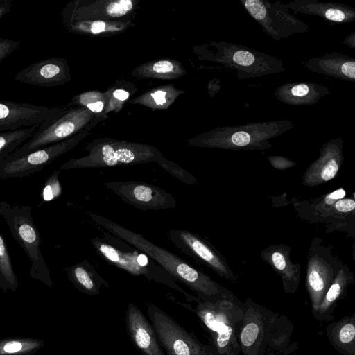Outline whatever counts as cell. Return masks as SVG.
Masks as SVG:
<instances>
[{
	"instance_id": "6da1fadb",
	"label": "cell",
	"mask_w": 355,
	"mask_h": 355,
	"mask_svg": "<svg viewBox=\"0 0 355 355\" xmlns=\"http://www.w3.org/2000/svg\"><path fill=\"white\" fill-rule=\"evenodd\" d=\"M243 304L239 334L240 352L243 355H295L299 344L293 338L295 327L287 316L249 298Z\"/></svg>"
},
{
	"instance_id": "7a4b0ae2",
	"label": "cell",
	"mask_w": 355,
	"mask_h": 355,
	"mask_svg": "<svg viewBox=\"0 0 355 355\" xmlns=\"http://www.w3.org/2000/svg\"><path fill=\"white\" fill-rule=\"evenodd\" d=\"M87 214L105 232L141 250L165 270L174 280H178L195 292L200 300L215 298L227 289L203 272L193 267L185 260L164 248L157 245L143 235L133 232L99 214L87 211Z\"/></svg>"
},
{
	"instance_id": "3957f363",
	"label": "cell",
	"mask_w": 355,
	"mask_h": 355,
	"mask_svg": "<svg viewBox=\"0 0 355 355\" xmlns=\"http://www.w3.org/2000/svg\"><path fill=\"white\" fill-rule=\"evenodd\" d=\"M88 155L71 159L60 169L94 168L134 165L150 162H157L166 172L181 182L194 185L196 178L177 164L167 160L155 148L125 142L107 141L98 143L87 148Z\"/></svg>"
},
{
	"instance_id": "277c9868",
	"label": "cell",
	"mask_w": 355,
	"mask_h": 355,
	"mask_svg": "<svg viewBox=\"0 0 355 355\" xmlns=\"http://www.w3.org/2000/svg\"><path fill=\"white\" fill-rule=\"evenodd\" d=\"M195 312L211 336L219 355H239V334L244 304L230 291L207 300L196 297Z\"/></svg>"
},
{
	"instance_id": "5b68a950",
	"label": "cell",
	"mask_w": 355,
	"mask_h": 355,
	"mask_svg": "<svg viewBox=\"0 0 355 355\" xmlns=\"http://www.w3.org/2000/svg\"><path fill=\"white\" fill-rule=\"evenodd\" d=\"M91 243L97 254L109 264L134 276H143L150 281L163 284L182 293L187 298L195 299L182 289L173 278L161 266L141 250L123 240L103 231V237H94Z\"/></svg>"
},
{
	"instance_id": "8992f818",
	"label": "cell",
	"mask_w": 355,
	"mask_h": 355,
	"mask_svg": "<svg viewBox=\"0 0 355 355\" xmlns=\"http://www.w3.org/2000/svg\"><path fill=\"white\" fill-rule=\"evenodd\" d=\"M293 128L288 120L254 122L215 128L199 139V146L225 149H266L269 139Z\"/></svg>"
},
{
	"instance_id": "52a82bcc",
	"label": "cell",
	"mask_w": 355,
	"mask_h": 355,
	"mask_svg": "<svg viewBox=\"0 0 355 355\" xmlns=\"http://www.w3.org/2000/svg\"><path fill=\"white\" fill-rule=\"evenodd\" d=\"M31 209L30 206L0 201V216L31 261V276L51 284L50 272L40 249V234L32 217Z\"/></svg>"
},
{
	"instance_id": "ba28073f",
	"label": "cell",
	"mask_w": 355,
	"mask_h": 355,
	"mask_svg": "<svg viewBox=\"0 0 355 355\" xmlns=\"http://www.w3.org/2000/svg\"><path fill=\"white\" fill-rule=\"evenodd\" d=\"M147 314L156 338L167 355H219L212 344L201 343L166 313L149 304Z\"/></svg>"
},
{
	"instance_id": "9c48e42d",
	"label": "cell",
	"mask_w": 355,
	"mask_h": 355,
	"mask_svg": "<svg viewBox=\"0 0 355 355\" xmlns=\"http://www.w3.org/2000/svg\"><path fill=\"white\" fill-rule=\"evenodd\" d=\"M217 49L216 61L236 71L239 80L279 73L285 71L277 58L241 44L220 42L213 44Z\"/></svg>"
},
{
	"instance_id": "30bf717a",
	"label": "cell",
	"mask_w": 355,
	"mask_h": 355,
	"mask_svg": "<svg viewBox=\"0 0 355 355\" xmlns=\"http://www.w3.org/2000/svg\"><path fill=\"white\" fill-rule=\"evenodd\" d=\"M239 2L263 32L276 41L309 30L307 24L291 15L285 3L279 1L271 3L267 0H239Z\"/></svg>"
},
{
	"instance_id": "8fae6325",
	"label": "cell",
	"mask_w": 355,
	"mask_h": 355,
	"mask_svg": "<svg viewBox=\"0 0 355 355\" xmlns=\"http://www.w3.org/2000/svg\"><path fill=\"white\" fill-rule=\"evenodd\" d=\"M83 136L80 134L21 156L8 157L0 163V180L35 174L75 147Z\"/></svg>"
},
{
	"instance_id": "7c38bea8",
	"label": "cell",
	"mask_w": 355,
	"mask_h": 355,
	"mask_svg": "<svg viewBox=\"0 0 355 355\" xmlns=\"http://www.w3.org/2000/svg\"><path fill=\"white\" fill-rule=\"evenodd\" d=\"M104 185L123 202L142 211L163 210L177 206L171 193L158 186L136 181H108Z\"/></svg>"
},
{
	"instance_id": "4fadbf2b",
	"label": "cell",
	"mask_w": 355,
	"mask_h": 355,
	"mask_svg": "<svg viewBox=\"0 0 355 355\" xmlns=\"http://www.w3.org/2000/svg\"><path fill=\"white\" fill-rule=\"evenodd\" d=\"M167 237L187 257L207 266L220 277L235 282L236 277L223 258L198 234L186 230L170 229Z\"/></svg>"
},
{
	"instance_id": "5bb4252c",
	"label": "cell",
	"mask_w": 355,
	"mask_h": 355,
	"mask_svg": "<svg viewBox=\"0 0 355 355\" xmlns=\"http://www.w3.org/2000/svg\"><path fill=\"white\" fill-rule=\"evenodd\" d=\"M62 110L0 99V132L41 124Z\"/></svg>"
},
{
	"instance_id": "9a60e30c",
	"label": "cell",
	"mask_w": 355,
	"mask_h": 355,
	"mask_svg": "<svg viewBox=\"0 0 355 355\" xmlns=\"http://www.w3.org/2000/svg\"><path fill=\"white\" fill-rule=\"evenodd\" d=\"M343 161V139H330L320 149L319 157L307 168L303 178V184L317 186L333 179Z\"/></svg>"
},
{
	"instance_id": "2e32d148",
	"label": "cell",
	"mask_w": 355,
	"mask_h": 355,
	"mask_svg": "<svg viewBox=\"0 0 355 355\" xmlns=\"http://www.w3.org/2000/svg\"><path fill=\"white\" fill-rule=\"evenodd\" d=\"M69 78L65 60L50 58L37 61L21 70L15 80L40 87H53L64 83Z\"/></svg>"
},
{
	"instance_id": "e0dca14e",
	"label": "cell",
	"mask_w": 355,
	"mask_h": 355,
	"mask_svg": "<svg viewBox=\"0 0 355 355\" xmlns=\"http://www.w3.org/2000/svg\"><path fill=\"white\" fill-rule=\"evenodd\" d=\"M126 325L132 342L144 355H165L151 324L132 303L126 309Z\"/></svg>"
},
{
	"instance_id": "ac0fdd59",
	"label": "cell",
	"mask_w": 355,
	"mask_h": 355,
	"mask_svg": "<svg viewBox=\"0 0 355 355\" xmlns=\"http://www.w3.org/2000/svg\"><path fill=\"white\" fill-rule=\"evenodd\" d=\"M293 12L318 17L329 24H347L355 21V9L349 5L318 0H295L285 3Z\"/></svg>"
},
{
	"instance_id": "d6986e66",
	"label": "cell",
	"mask_w": 355,
	"mask_h": 355,
	"mask_svg": "<svg viewBox=\"0 0 355 355\" xmlns=\"http://www.w3.org/2000/svg\"><path fill=\"white\" fill-rule=\"evenodd\" d=\"M305 68L312 72L343 80H355V59L340 53L324 54L304 61Z\"/></svg>"
},
{
	"instance_id": "ffe728a7",
	"label": "cell",
	"mask_w": 355,
	"mask_h": 355,
	"mask_svg": "<svg viewBox=\"0 0 355 355\" xmlns=\"http://www.w3.org/2000/svg\"><path fill=\"white\" fill-rule=\"evenodd\" d=\"M331 94L329 88L315 83H286L279 86L274 92L276 98L289 105H312L322 97Z\"/></svg>"
},
{
	"instance_id": "44dd1931",
	"label": "cell",
	"mask_w": 355,
	"mask_h": 355,
	"mask_svg": "<svg viewBox=\"0 0 355 355\" xmlns=\"http://www.w3.org/2000/svg\"><path fill=\"white\" fill-rule=\"evenodd\" d=\"M336 272L322 259L315 256L308 263L306 286L313 315L318 309L327 290L331 284Z\"/></svg>"
},
{
	"instance_id": "7402d4cb",
	"label": "cell",
	"mask_w": 355,
	"mask_h": 355,
	"mask_svg": "<svg viewBox=\"0 0 355 355\" xmlns=\"http://www.w3.org/2000/svg\"><path fill=\"white\" fill-rule=\"evenodd\" d=\"M353 277L347 269L342 268L336 276L322 299L318 309L313 315L318 322H329L334 318V311L338 302L343 299Z\"/></svg>"
},
{
	"instance_id": "603a6c76",
	"label": "cell",
	"mask_w": 355,
	"mask_h": 355,
	"mask_svg": "<svg viewBox=\"0 0 355 355\" xmlns=\"http://www.w3.org/2000/svg\"><path fill=\"white\" fill-rule=\"evenodd\" d=\"M326 335L334 349L341 355H355V313L332 322Z\"/></svg>"
},
{
	"instance_id": "cb8c5ba5",
	"label": "cell",
	"mask_w": 355,
	"mask_h": 355,
	"mask_svg": "<svg viewBox=\"0 0 355 355\" xmlns=\"http://www.w3.org/2000/svg\"><path fill=\"white\" fill-rule=\"evenodd\" d=\"M263 254L266 260L281 276L284 291L288 294L295 293L299 285L300 270L298 266L291 262L288 252L283 248L275 247Z\"/></svg>"
},
{
	"instance_id": "d4e9b609",
	"label": "cell",
	"mask_w": 355,
	"mask_h": 355,
	"mask_svg": "<svg viewBox=\"0 0 355 355\" xmlns=\"http://www.w3.org/2000/svg\"><path fill=\"white\" fill-rule=\"evenodd\" d=\"M64 270L73 284L86 294L96 295L102 286H109L87 260L67 266Z\"/></svg>"
},
{
	"instance_id": "484cf974",
	"label": "cell",
	"mask_w": 355,
	"mask_h": 355,
	"mask_svg": "<svg viewBox=\"0 0 355 355\" xmlns=\"http://www.w3.org/2000/svg\"><path fill=\"white\" fill-rule=\"evenodd\" d=\"M40 125L0 132V163L30 139Z\"/></svg>"
},
{
	"instance_id": "4316f807",
	"label": "cell",
	"mask_w": 355,
	"mask_h": 355,
	"mask_svg": "<svg viewBox=\"0 0 355 355\" xmlns=\"http://www.w3.org/2000/svg\"><path fill=\"white\" fill-rule=\"evenodd\" d=\"M0 276L11 286L17 282L6 243L0 233Z\"/></svg>"
},
{
	"instance_id": "83f0119b",
	"label": "cell",
	"mask_w": 355,
	"mask_h": 355,
	"mask_svg": "<svg viewBox=\"0 0 355 355\" xmlns=\"http://www.w3.org/2000/svg\"><path fill=\"white\" fill-rule=\"evenodd\" d=\"M58 174L59 171H56L47 179L43 190L44 200H51L60 194L61 187L58 178Z\"/></svg>"
},
{
	"instance_id": "f1b7e54d",
	"label": "cell",
	"mask_w": 355,
	"mask_h": 355,
	"mask_svg": "<svg viewBox=\"0 0 355 355\" xmlns=\"http://www.w3.org/2000/svg\"><path fill=\"white\" fill-rule=\"evenodd\" d=\"M132 8V3L130 0H120L110 3L107 12L111 17H119L125 15Z\"/></svg>"
},
{
	"instance_id": "f546056e",
	"label": "cell",
	"mask_w": 355,
	"mask_h": 355,
	"mask_svg": "<svg viewBox=\"0 0 355 355\" xmlns=\"http://www.w3.org/2000/svg\"><path fill=\"white\" fill-rule=\"evenodd\" d=\"M20 45L19 41L0 37V63Z\"/></svg>"
},
{
	"instance_id": "4dcf8cb0",
	"label": "cell",
	"mask_w": 355,
	"mask_h": 355,
	"mask_svg": "<svg viewBox=\"0 0 355 355\" xmlns=\"http://www.w3.org/2000/svg\"><path fill=\"white\" fill-rule=\"evenodd\" d=\"M268 158L272 166L277 169H286L295 165L294 162L284 157L270 156Z\"/></svg>"
},
{
	"instance_id": "1f68e13d",
	"label": "cell",
	"mask_w": 355,
	"mask_h": 355,
	"mask_svg": "<svg viewBox=\"0 0 355 355\" xmlns=\"http://www.w3.org/2000/svg\"><path fill=\"white\" fill-rule=\"evenodd\" d=\"M355 202L353 199H340L336 202L335 209L343 213L349 212L354 209Z\"/></svg>"
},
{
	"instance_id": "d6a6232c",
	"label": "cell",
	"mask_w": 355,
	"mask_h": 355,
	"mask_svg": "<svg viewBox=\"0 0 355 355\" xmlns=\"http://www.w3.org/2000/svg\"><path fill=\"white\" fill-rule=\"evenodd\" d=\"M173 69V66L170 61L161 60L155 62L153 66L154 71L158 73H164L171 72Z\"/></svg>"
},
{
	"instance_id": "836d02e7",
	"label": "cell",
	"mask_w": 355,
	"mask_h": 355,
	"mask_svg": "<svg viewBox=\"0 0 355 355\" xmlns=\"http://www.w3.org/2000/svg\"><path fill=\"white\" fill-rule=\"evenodd\" d=\"M13 3L12 0H0V19L11 12Z\"/></svg>"
},
{
	"instance_id": "e575fe53",
	"label": "cell",
	"mask_w": 355,
	"mask_h": 355,
	"mask_svg": "<svg viewBox=\"0 0 355 355\" xmlns=\"http://www.w3.org/2000/svg\"><path fill=\"white\" fill-rule=\"evenodd\" d=\"M345 195V191L343 189H339L329 195L325 198L326 203L332 204L334 201L340 200Z\"/></svg>"
},
{
	"instance_id": "d590c367",
	"label": "cell",
	"mask_w": 355,
	"mask_h": 355,
	"mask_svg": "<svg viewBox=\"0 0 355 355\" xmlns=\"http://www.w3.org/2000/svg\"><path fill=\"white\" fill-rule=\"evenodd\" d=\"M22 347V345L20 343L12 341L8 343L4 346L5 352L8 353H14L19 351Z\"/></svg>"
},
{
	"instance_id": "8d00e7d4",
	"label": "cell",
	"mask_w": 355,
	"mask_h": 355,
	"mask_svg": "<svg viewBox=\"0 0 355 355\" xmlns=\"http://www.w3.org/2000/svg\"><path fill=\"white\" fill-rule=\"evenodd\" d=\"M105 24L102 21L94 22L91 27V31L93 33H98L105 30Z\"/></svg>"
},
{
	"instance_id": "74e56055",
	"label": "cell",
	"mask_w": 355,
	"mask_h": 355,
	"mask_svg": "<svg viewBox=\"0 0 355 355\" xmlns=\"http://www.w3.org/2000/svg\"><path fill=\"white\" fill-rule=\"evenodd\" d=\"M87 107L94 112H100L102 111L104 104L101 101H98L92 103L87 104Z\"/></svg>"
},
{
	"instance_id": "f35d334b",
	"label": "cell",
	"mask_w": 355,
	"mask_h": 355,
	"mask_svg": "<svg viewBox=\"0 0 355 355\" xmlns=\"http://www.w3.org/2000/svg\"><path fill=\"white\" fill-rule=\"evenodd\" d=\"M113 96L120 101H125L129 97V93L123 89H116L114 92Z\"/></svg>"
},
{
	"instance_id": "ab89813d",
	"label": "cell",
	"mask_w": 355,
	"mask_h": 355,
	"mask_svg": "<svg viewBox=\"0 0 355 355\" xmlns=\"http://www.w3.org/2000/svg\"><path fill=\"white\" fill-rule=\"evenodd\" d=\"M343 43L349 46L352 49H354L355 48V32H353L350 35H349L345 39V40L343 42Z\"/></svg>"
},
{
	"instance_id": "60d3db41",
	"label": "cell",
	"mask_w": 355,
	"mask_h": 355,
	"mask_svg": "<svg viewBox=\"0 0 355 355\" xmlns=\"http://www.w3.org/2000/svg\"><path fill=\"white\" fill-rule=\"evenodd\" d=\"M152 97L155 99H159L162 98H165L166 92L164 91H156L151 94Z\"/></svg>"
},
{
	"instance_id": "b9f144b4",
	"label": "cell",
	"mask_w": 355,
	"mask_h": 355,
	"mask_svg": "<svg viewBox=\"0 0 355 355\" xmlns=\"http://www.w3.org/2000/svg\"><path fill=\"white\" fill-rule=\"evenodd\" d=\"M155 101L157 104H159V105L163 104V103H164L166 102L165 98H159V99H157V100H155Z\"/></svg>"
}]
</instances>
